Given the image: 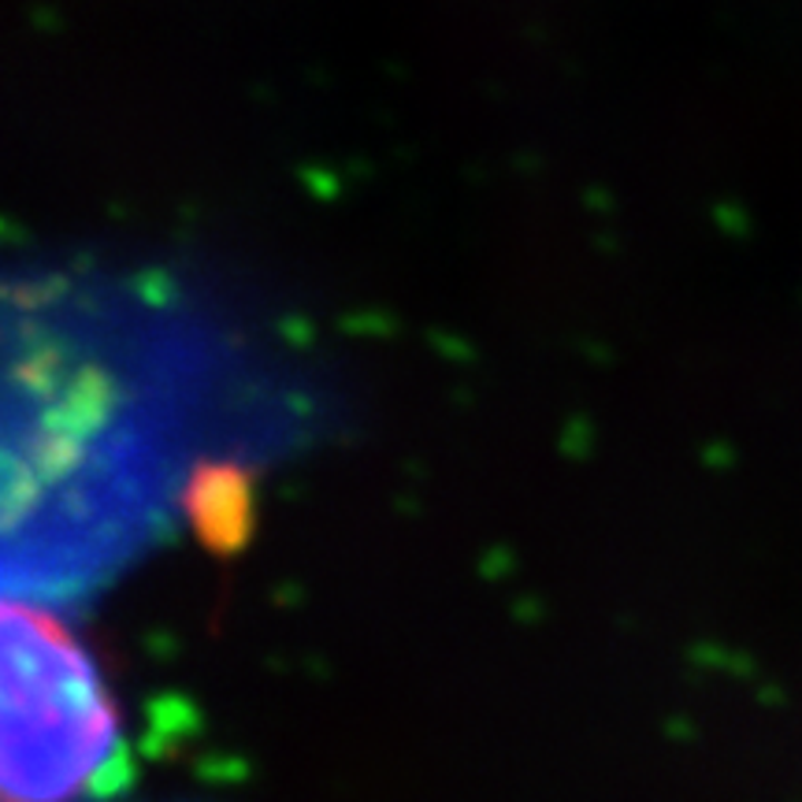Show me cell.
Instances as JSON below:
<instances>
[{
  "label": "cell",
  "mask_w": 802,
  "mask_h": 802,
  "mask_svg": "<svg viewBox=\"0 0 802 802\" xmlns=\"http://www.w3.org/2000/svg\"><path fill=\"white\" fill-rule=\"evenodd\" d=\"M116 751V713L75 635L49 613L8 606L4 791L8 802L86 795Z\"/></svg>",
  "instance_id": "1"
},
{
  "label": "cell",
  "mask_w": 802,
  "mask_h": 802,
  "mask_svg": "<svg viewBox=\"0 0 802 802\" xmlns=\"http://www.w3.org/2000/svg\"><path fill=\"white\" fill-rule=\"evenodd\" d=\"M183 509L212 550H238L253 524V479L238 461H205L186 479Z\"/></svg>",
  "instance_id": "2"
}]
</instances>
